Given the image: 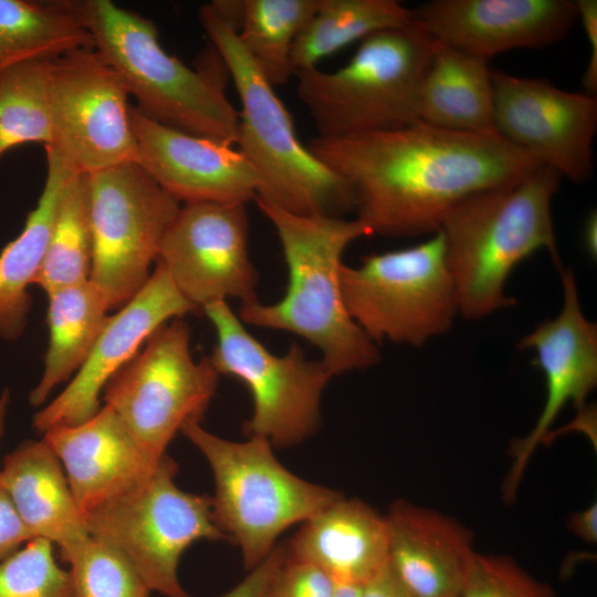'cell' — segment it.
Masks as SVG:
<instances>
[{"label": "cell", "instance_id": "obj_1", "mask_svg": "<svg viewBox=\"0 0 597 597\" xmlns=\"http://www.w3.org/2000/svg\"><path fill=\"white\" fill-rule=\"evenodd\" d=\"M307 147L346 182L355 218L371 237L433 234L463 200L543 166L500 135L420 121L389 130L316 136Z\"/></svg>", "mask_w": 597, "mask_h": 597}, {"label": "cell", "instance_id": "obj_2", "mask_svg": "<svg viewBox=\"0 0 597 597\" xmlns=\"http://www.w3.org/2000/svg\"><path fill=\"white\" fill-rule=\"evenodd\" d=\"M254 201L276 231L287 285L277 302L240 305L239 318L306 339L318 348L333 377L376 365L378 345L348 314L341 287L343 255L355 240L371 237L368 229L356 218L300 216Z\"/></svg>", "mask_w": 597, "mask_h": 597}, {"label": "cell", "instance_id": "obj_3", "mask_svg": "<svg viewBox=\"0 0 597 597\" xmlns=\"http://www.w3.org/2000/svg\"><path fill=\"white\" fill-rule=\"evenodd\" d=\"M562 177L541 166L525 178L475 193L454 207L440 231L459 314L480 320L515 304L505 292L514 268L538 250L563 264L552 203Z\"/></svg>", "mask_w": 597, "mask_h": 597}, {"label": "cell", "instance_id": "obj_4", "mask_svg": "<svg viewBox=\"0 0 597 597\" xmlns=\"http://www.w3.org/2000/svg\"><path fill=\"white\" fill-rule=\"evenodd\" d=\"M199 18L240 100L234 144L259 179L255 199L300 216L353 212L348 186L300 142L291 114L237 31L209 4L201 7Z\"/></svg>", "mask_w": 597, "mask_h": 597}, {"label": "cell", "instance_id": "obj_5", "mask_svg": "<svg viewBox=\"0 0 597 597\" xmlns=\"http://www.w3.org/2000/svg\"><path fill=\"white\" fill-rule=\"evenodd\" d=\"M78 6L95 51L121 75L144 115L188 134L234 144L239 111L222 83L168 54L154 21L111 0Z\"/></svg>", "mask_w": 597, "mask_h": 597}, {"label": "cell", "instance_id": "obj_6", "mask_svg": "<svg viewBox=\"0 0 597 597\" xmlns=\"http://www.w3.org/2000/svg\"><path fill=\"white\" fill-rule=\"evenodd\" d=\"M433 38L413 20L375 32L333 72L313 67L296 76V95L317 136L389 130L418 121L419 87Z\"/></svg>", "mask_w": 597, "mask_h": 597}, {"label": "cell", "instance_id": "obj_7", "mask_svg": "<svg viewBox=\"0 0 597 597\" xmlns=\"http://www.w3.org/2000/svg\"><path fill=\"white\" fill-rule=\"evenodd\" d=\"M180 432L202 453L213 474V519L241 551L251 570L290 526L304 523L343 496L287 470L261 437L232 441L188 421Z\"/></svg>", "mask_w": 597, "mask_h": 597}, {"label": "cell", "instance_id": "obj_8", "mask_svg": "<svg viewBox=\"0 0 597 597\" xmlns=\"http://www.w3.org/2000/svg\"><path fill=\"white\" fill-rule=\"evenodd\" d=\"M178 464L167 453L138 486L87 512L88 534L118 551L151 591L191 597L178 577L179 561L198 541H229L218 527L211 496L176 483Z\"/></svg>", "mask_w": 597, "mask_h": 597}, {"label": "cell", "instance_id": "obj_9", "mask_svg": "<svg viewBox=\"0 0 597 597\" xmlns=\"http://www.w3.org/2000/svg\"><path fill=\"white\" fill-rule=\"evenodd\" d=\"M341 287L348 314L377 345L421 346L459 314L440 230L417 245L368 254L359 265L344 263Z\"/></svg>", "mask_w": 597, "mask_h": 597}, {"label": "cell", "instance_id": "obj_10", "mask_svg": "<svg viewBox=\"0 0 597 597\" xmlns=\"http://www.w3.org/2000/svg\"><path fill=\"white\" fill-rule=\"evenodd\" d=\"M216 332L209 356L219 375L242 381L252 398V413L244 422L248 437L266 439L273 448L300 444L321 426L323 392L333 378L321 359H308L292 344L286 353L270 352L244 326L228 302L202 308Z\"/></svg>", "mask_w": 597, "mask_h": 597}, {"label": "cell", "instance_id": "obj_11", "mask_svg": "<svg viewBox=\"0 0 597 597\" xmlns=\"http://www.w3.org/2000/svg\"><path fill=\"white\" fill-rule=\"evenodd\" d=\"M190 328L175 318L157 328L103 389V400L146 452L160 460L188 421H200L220 375L209 357L196 360Z\"/></svg>", "mask_w": 597, "mask_h": 597}, {"label": "cell", "instance_id": "obj_12", "mask_svg": "<svg viewBox=\"0 0 597 597\" xmlns=\"http://www.w3.org/2000/svg\"><path fill=\"white\" fill-rule=\"evenodd\" d=\"M87 178L93 235L88 280L109 310L121 308L148 281L163 237L181 205L137 161Z\"/></svg>", "mask_w": 597, "mask_h": 597}, {"label": "cell", "instance_id": "obj_13", "mask_svg": "<svg viewBox=\"0 0 597 597\" xmlns=\"http://www.w3.org/2000/svg\"><path fill=\"white\" fill-rule=\"evenodd\" d=\"M48 93L53 144L78 174L137 161L128 92L94 48L50 61Z\"/></svg>", "mask_w": 597, "mask_h": 597}, {"label": "cell", "instance_id": "obj_14", "mask_svg": "<svg viewBox=\"0 0 597 597\" xmlns=\"http://www.w3.org/2000/svg\"><path fill=\"white\" fill-rule=\"evenodd\" d=\"M245 205L197 202L180 206L168 226L156 263L197 310L214 302L259 301V275L249 253Z\"/></svg>", "mask_w": 597, "mask_h": 597}, {"label": "cell", "instance_id": "obj_15", "mask_svg": "<svg viewBox=\"0 0 597 597\" xmlns=\"http://www.w3.org/2000/svg\"><path fill=\"white\" fill-rule=\"evenodd\" d=\"M498 134L573 182L594 172L597 100L544 78L492 71Z\"/></svg>", "mask_w": 597, "mask_h": 597}, {"label": "cell", "instance_id": "obj_16", "mask_svg": "<svg viewBox=\"0 0 597 597\" xmlns=\"http://www.w3.org/2000/svg\"><path fill=\"white\" fill-rule=\"evenodd\" d=\"M197 308L177 290L166 270L156 263L142 290L108 316L87 358L66 387L33 416L39 434L57 426L85 422L101 409V394L108 380L167 322Z\"/></svg>", "mask_w": 597, "mask_h": 597}, {"label": "cell", "instance_id": "obj_17", "mask_svg": "<svg viewBox=\"0 0 597 597\" xmlns=\"http://www.w3.org/2000/svg\"><path fill=\"white\" fill-rule=\"evenodd\" d=\"M563 305L558 315L537 325L520 341L533 349V365L544 375L546 398L541 415L523 439L514 442V462L506 478L504 496L512 500L535 448L562 412L573 404L582 407L597 385V326L583 313L573 271H559Z\"/></svg>", "mask_w": 597, "mask_h": 597}, {"label": "cell", "instance_id": "obj_18", "mask_svg": "<svg viewBox=\"0 0 597 597\" xmlns=\"http://www.w3.org/2000/svg\"><path fill=\"white\" fill-rule=\"evenodd\" d=\"M137 163L180 205L254 200L259 179L232 145L160 124L129 106Z\"/></svg>", "mask_w": 597, "mask_h": 597}, {"label": "cell", "instance_id": "obj_19", "mask_svg": "<svg viewBox=\"0 0 597 597\" xmlns=\"http://www.w3.org/2000/svg\"><path fill=\"white\" fill-rule=\"evenodd\" d=\"M412 20L433 39L490 60L562 40L577 21L569 0H432Z\"/></svg>", "mask_w": 597, "mask_h": 597}, {"label": "cell", "instance_id": "obj_20", "mask_svg": "<svg viewBox=\"0 0 597 597\" xmlns=\"http://www.w3.org/2000/svg\"><path fill=\"white\" fill-rule=\"evenodd\" d=\"M42 439L61 461L83 515L145 482L160 461L107 405L85 422L54 427Z\"/></svg>", "mask_w": 597, "mask_h": 597}, {"label": "cell", "instance_id": "obj_21", "mask_svg": "<svg viewBox=\"0 0 597 597\" xmlns=\"http://www.w3.org/2000/svg\"><path fill=\"white\" fill-rule=\"evenodd\" d=\"M389 564L413 597H461L475 552L451 517L398 500L387 513Z\"/></svg>", "mask_w": 597, "mask_h": 597}, {"label": "cell", "instance_id": "obj_22", "mask_svg": "<svg viewBox=\"0 0 597 597\" xmlns=\"http://www.w3.org/2000/svg\"><path fill=\"white\" fill-rule=\"evenodd\" d=\"M337 585L362 586L389 563L385 515L344 495L303 523L286 547Z\"/></svg>", "mask_w": 597, "mask_h": 597}, {"label": "cell", "instance_id": "obj_23", "mask_svg": "<svg viewBox=\"0 0 597 597\" xmlns=\"http://www.w3.org/2000/svg\"><path fill=\"white\" fill-rule=\"evenodd\" d=\"M0 488L33 537L64 549L90 536L64 468L43 439L25 440L6 455Z\"/></svg>", "mask_w": 597, "mask_h": 597}, {"label": "cell", "instance_id": "obj_24", "mask_svg": "<svg viewBox=\"0 0 597 597\" xmlns=\"http://www.w3.org/2000/svg\"><path fill=\"white\" fill-rule=\"evenodd\" d=\"M418 121L448 130L499 135L489 60L433 39L417 102Z\"/></svg>", "mask_w": 597, "mask_h": 597}, {"label": "cell", "instance_id": "obj_25", "mask_svg": "<svg viewBox=\"0 0 597 597\" xmlns=\"http://www.w3.org/2000/svg\"><path fill=\"white\" fill-rule=\"evenodd\" d=\"M46 177L22 231L0 252V338L15 341L28 325L29 287L40 270L63 189L76 174L61 154L45 146Z\"/></svg>", "mask_w": 597, "mask_h": 597}, {"label": "cell", "instance_id": "obj_26", "mask_svg": "<svg viewBox=\"0 0 597 597\" xmlns=\"http://www.w3.org/2000/svg\"><path fill=\"white\" fill-rule=\"evenodd\" d=\"M46 296L49 342L43 374L29 395L34 407L42 406L55 387L75 375L109 316L105 297L90 280Z\"/></svg>", "mask_w": 597, "mask_h": 597}, {"label": "cell", "instance_id": "obj_27", "mask_svg": "<svg viewBox=\"0 0 597 597\" xmlns=\"http://www.w3.org/2000/svg\"><path fill=\"white\" fill-rule=\"evenodd\" d=\"M84 48H94V41L78 1L0 0V75Z\"/></svg>", "mask_w": 597, "mask_h": 597}, {"label": "cell", "instance_id": "obj_28", "mask_svg": "<svg viewBox=\"0 0 597 597\" xmlns=\"http://www.w3.org/2000/svg\"><path fill=\"white\" fill-rule=\"evenodd\" d=\"M412 21V9L396 0H320L295 39L291 53L294 75L355 41Z\"/></svg>", "mask_w": 597, "mask_h": 597}, {"label": "cell", "instance_id": "obj_29", "mask_svg": "<svg viewBox=\"0 0 597 597\" xmlns=\"http://www.w3.org/2000/svg\"><path fill=\"white\" fill-rule=\"evenodd\" d=\"M318 6L320 0H243L239 40L273 87L294 75L293 44Z\"/></svg>", "mask_w": 597, "mask_h": 597}, {"label": "cell", "instance_id": "obj_30", "mask_svg": "<svg viewBox=\"0 0 597 597\" xmlns=\"http://www.w3.org/2000/svg\"><path fill=\"white\" fill-rule=\"evenodd\" d=\"M93 235L88 178L73 174L55 213L51 237L33 285L49 293L90 279Z\"/></svg>", "mask_w": 597, "mask_h": 597}, {"label": "cell", "instance_id": "obj_31", "mask_svg": "<svg viewBox=\"0 0 597 597\" xmlns=\"http://www.w3.org/2000/svg\"><path fill=\"white\" fill-rule=\"evenodd\" d=\"M50 61L25 62L0 75V157L22 144H53L48 93Z\"/></svg>", "mask_w": 597, "mask_h": 597}, {"label": "cell", "instance_id": "obj_32", "mask_svg": "<svg viewBox=\"0 0 597 597\" xmlns=\"http://www.w3.org/2000/svg\"><path fill=\"white\" fill-rule=\"evenodd\" d=\"M70 565L72 597H151L134 566L108 544L88 536L60 549Z\"/></svg>", "mask_w": 597, "mask_h": 597}, {"label": "cell", "instance_id": "obj_33", "mask_svg": "<svg viewBox=\"0 0 597 597\" xmlns=\"http://www.w3.org/2000/svg\"><path fill=\"white\" fill-rule=\"evenodd\" d=\"M53 546L34 537L0 562V597H72L70 572L57 564Z\"/></svg>", "mask_w": 597, "mask_h": 597}, {"label": "cell", "instance_id": "obj_34", "mask_svg": "<svg viewBox=\"0 0 597 597\" xmlns=\"http://www.w3.org/2000/svg\"><path fill=\"white\" fill-rule=\"evenodd\" d=\"M461 597H555L506 556L475 553Z\"/></svg>", "mask_w": 597, "mask_h": 597}, {"label": "cell", "instance_id": "obj_35", "mask_svg": "<svg viewBox=\"0 0 597 597\" xmlns=\"http://www.w3.org/2000/svg\"><path fill=\"white\" fill-rule=\"evenodd\" d=\"M336 585L316 566L285 553L262 597H334Z\"/></svg>", "mask_w": 597, "mask_h": 597}, {"label": "cell", "instance_id": "obj_36", "mask_svg": "<svg viewBox=\"0 0 597 597\" xmlns=\"http://www.w3.org/2000/svg\"><path fill=\"white\" fill-rule=\"evenodd\" d=\"M34 538L17 512L8 493L0 488V562Z\"/></svg>", "mask_w": 597, "mask_h": 597}, {"label": "cell", "instance_id": "obj_37", "mask_svg": "<svg viewBox=\"0 0 597 597\" xmlns=\"http://www.w3.org/2000/svg\"><path fill=\"white\" fill-rule=\"evenodd\" d=\"M286 547L275 546L271 554L233 588L220 597H262L271 577L283 562Z\"/></svg>", "mask_w": 597, "mask_h": 597}, {"label": "cell", "instance_id": "obj_38", "mask_svg": "<svg viewBox=\"0 0 597 597\" xmlns=\"http://www.w3.org/2000/svg\"><path fill=\"white\" fill-rule=\"evenodd\" d=\"M577 20L583 24L589 45V60L584 73L583 84L586 93L597 92V1L576 0Z\"/></svg>", "mask_w": 597, "mask_h": 597}, {"label": "cell", "instance_id": "obj_39", "mask_svg": "<svg viewBox=\"0 0 597 597\" xmlns=\"http://www.w3.org/2000/svg\"><path fill=\"white\" fill-rule=\"evenodd\" d=\"M359 597H413L388 563L360 586Z\"/></svg>", "mask_w": 597, "mask_h": 597}, {"label": "cell", "instance_id": "obj_40", "mask_svg": "<svg viewBox=\"0 0 597 597\" xmlns=\"http://www.w3.org/2000/svg\"><path fill=\"white\" fill-rule=\"evenodd\" d=\"M569 530L579 538L597 542V504H590L585 510L574 513L568 522Z\"/></svg>", "mask_w": 597, "mask_h": 597}, {"label": "cell", "instance_id": "obj_41", "mask_svg": "<svg viewBox=\"0 0 597 597\" xmlns=\"http://www.w3.org/2000/svg\"><path fill=\"white\" fill-rule=\"evenodd\" d=\"M596 213L591 212L584 226V243L590 254L596 253Z\"/></svg>", "mask_w": 597, "mask_h": 597}, {"label": "cell", "instance_id": "obj_42", "mask_svg": "<svg viewBox=\"0 0 597 597\" xmlns=\"http://www.w3.org/2000/svg\"><path fill=\"white\" fill-rule=\"evenodd\" d=\"M9 405H10V391L8 388H6L0 395V440L4 433Z\"/></svg>", "mask_w": 597, "mask_h": 597}, {"label": "cell", "instance_id": "obj_43", "mask_svg": "<svg viewBox=\"0 0 597 597\" xmlns=\"http://www.w3.org/2000/svg\"><path fill=\"white\" fill-rule=\"evenodd\" d=\"M360 586L336 585L334 597H359Z\"/></svg>", "mask_w": 597, "mask_h": 597}]
</instances>
